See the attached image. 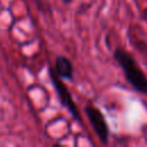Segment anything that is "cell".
<instances>
[{"label": "cell", "instance_id": "obj_1", "mask_svg": "<svg viewBox=\"0 0 147 147\" xmlns=\"http://www.w3.org/2000/svg\"><path fill=\"white\" fill-rule=\"evenodd\" d=\"M113 59L123 70L124 77L130 86L139 94L147 95V76L136 61V59L125 49L117 46L113 51Z\"/></svg>", "mask_w": 147, "mask_h": 147}, {"label": "cell", "instance_id": "obj_4", "mask_svg": "<svg viewBox=\"0 0 147 147\" xmlns=\"http://www.w3.org/2000/svg\"><path fill=\"white\" fill-rule=\"evenodd\" d=\"M54 71L62 80H72L75 75V67L71 60L64 55H57L54 61Z\"/></svg>", "mask_w": 147, "mask_h": 147}, {"label": "cell", "instance_id": "obj_3", "mask_svg": "<svg viewBox=\"0 0 147 147\" xmlns=\"http://www.w3.org/2000/svg\"><path fill=\"white\" fill-rule=\"evenodd\" d=\"M84 111H85V115H86L91 126H92V130L96 134L100 142L102 145H108L109 136H110L109 126H108V123H107L106 117L102 114V111L93 105H86L84 107Z\"/></svg>", "mask_w": 147, "mask_h": 147}, {"label": "cell", "instance_id": "obj_2", "mask_svg": "<svg viewBox=\"0 0 147 147\" xmlns=\"http://www.w3.org/2000/svg\"><path fill=\"white\" fill-rule=\"evenodd\" d=\"M48 74H49L51 82H52V84L54 86L55 93L57 95V99H59L61 106L69 111V114L71 115V117L74 118V121H76V122H78V123L82 124V115L79 113V109H78L77 105L74 101V98H72L69 88L62 82V79L55 74L54 69L49 68L48 69Z\"/></svg>", "mask_w": 147, "mask_h": 147}, {"label": "cell", "instance_id": "obj_5", "mask_svg": "<svg viewBox=\"0 0 147 147\" xmlns=\"http://www.w3.org/2000/svg\"><path fill=\"white\" fill-rule=\"evenodd\" d=\"M72 1H74V0H62V2H64V3H67V5H70Z\"/></svg>", "mask_w": 147, "mask_h": 147}]
</instances>
